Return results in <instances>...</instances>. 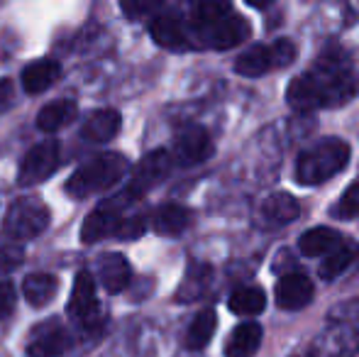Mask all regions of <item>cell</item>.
Returning a JSON list of instances; mask_svg holds the SVG:
<instances>
[{
  "label": "cell",
  "instance_id": "cell-1",
  "mask_svg": "<svg viewBox=\"0 0 359 357\" xmlns=\"http://www.w3.org/2000/svg\"><path fill=\"white\" fill-rule=\"evenodd\" d=\"M359 81L350 69L347 54L342 49H330L318 57L311 72L301 74L288 83L286 100L293 110H318V108H337L350 103L357 95Z\"/></svg>",
  "mask_w": 359,
  "mask_h": 357
},
{
  "label": "cell",
  "instance_id": "cell-2",
  "mask_svg": "<svg viewBox=\"0 0 359 357\" xmlns=\"http://www.w3.org/2000/svg\"><path fill=\"white\" fill-rule=\"evenodd\" d=\"M128 172H130V162L125 159V154L120 152L95 154L93 159L81 164L72 177H69L64 191L72 198H88L93 194H103V191L113 189L115 184L123 181Z\"/></svg>",
  "mask_w": 359,
  "mask_h": 357
},
{
  "label": "cell",
  "instance_id": "cell-3",
  "mask_svg": "<svg viewBox=\"0 0 359 357\" xmlns=\"http://www.w3.org/2000/svg\"><path fill=\"white\" fill-rule=\"evenodd\" d=\"M347 162H350V144L340 137H325L298 154L296 181L303 186L323 184L342 172Z\"/></svg>",
  "mask_w": 359,
  "mask_h": 357
},
{
  "label": "cell",
  "instance_id": "cell-4",
  "mask_svg": "<svg viewBox=\"0 0 359 357\" xmlns=\"http://www.w3.org/2000/svg\"><path fill=\"white\" fill-rule=\"evenodd\" d=\"M49 225V208L34 196H22L10 206L5 215L3 230L13 243H25V240L37 238Z\"/></svg>",
  "mask_w": 359,
  "mask_h": 357
},
{
  "label": "cell",
  "instance_id": "cell-5",
  "mask_svg": "<svg viewBox=\"0 0 359 357\" xmlns=\"http://www.w3.org/2000/svg\"><path fill=\"white\" fill-rule=\"evenodd\" d=\"M59 154L62 147L54 137L42 140L39 144H34L27 154H25L22 164H20L18 184L20 186H34L39 181L49 179L59 167Z\"/></svg>",
  "mask_w": 359,
  "mask_h": 357
},
{
  "label": "cell",
  "instance_id": "cell-6",
  "mask_svg": "<svg viewBox=\"0 0 359 357\" xmlns=\"http://www.w3.org/2000/svg\"><path fill=\"white\" fill-rule=\"evenodd\" d=\"M171 164H174V157H171L166 149H154L147 157H142V162L133 169V177H130V184L125 189L123 196H133V198H140L144 196L149 189H154L156 184H161L171 172Z\"/></svg>",
  "mask_w": 359,
  "mask_h": 357
},
{
  "label": "cell",
  "instance_id": "cell-7",
  "mask_svg": "<svg viewBox=\"0 0 359 357\" xmlns=\"http://www.w3.org/2000/svg\"><path fill=\"white\" fill-rule=\"evenodd\" d=\"M213 152H215V144L210 140L208 130L194 125V128H186L184 133L176 135L171 157L181 167H196V164L213 157Z\"/></svg>",
  "mask_w": 359,
  "mask_h": 357
},
{
  "label": "cell",
  "instance_id": "cell-8",
  "mask_svg": "<svg viewBox=\"0 0 359 357\" xmlns=\"http://www.w3.org/2000/svg\"><path fill=\"white\" fill-rule=\"evenodd\" d=\"M194 37H196V44H201V47L230 49V47H235V44H240L242 39L250 37V25H247L245 18L230 13L222 20H217L215 25H210V27L194 32Z\"/></svg>",
  "mask_w": 359,
  "mask_h": 357
},
{
  "label": "cell",
  "instance_id": "cell-9",
  "mask_svg": "<svg viewBox=\"0 0 359 357\" xmlns=\"http://www.w3.org/2000/svg\"><path fill=\"white\" fill-rule=\"evenodd\" d=\"M69 348H72V335L59 321L37 325L27 340L29 357H62Z\"/></svg>",
  "mask_w": 359,
  "mask_h": 357
},
{
  "label": "cell",
  "instance_id": "cell-10",
  "mask_svg": "<svg viewBox=\"0 0 359 357\" xmlns=\"http://www.w3.org/2000/svg\"><path fill=\"white\" fill-rule=\"evenodd\" d=\"M125 215L118 210V206L113 201L108 203H100L98 208H93L88 215H86L83 225H81V243L90 245L98 243L103 238H118V230L123 225Z\"/></svg>",
  "mask_w": 359,
  "mask_h": 357
},
{
  "label": "cell",
  "instance_id": "cell-11",
  "mask_svg": "<svg viewBox=\"0 0 359 357\" xmlns=\"http://www.w3.org/2000/svg\"><path fill=\"white\" fill-rule=\"evenodd\" d=\"M69 316L81 321L83 325H90L98 316V296H95V281L90 271H79L69 296Z\"/></svg>",
  "mask_w": 359,
  "mask_h": 357
},
{
  "label": "cell",
  "instance_id": "cell-12",
  "mask_svg": "<svg viewBox=\"0 0 359 357\" xmlns=\"http://www.w3.org/2000/svg\"><path fill=\"white\" fill-rule=\"evenodd\" d=\"M149 34L164 49H186L191 44L186 22L174 13H161L149 22Z\"/></svg>",
  "mask_w": 359,
  "mask_h": 357
},
{
  "label": "cell",
  "instance_id": "cell-13",
  "mask_svg": "<svg viewBox=\"0 0 359 357\" xmlns=\"http://www.w3.org/2000/svg\"><path fill=\"white\" fill-rule=\"evenodd\" d=\"M313 301V281L303 271H291L284 274L276 286V304L286 311L303 309Z\"/></svg>",
  "mask_w": 359,
  "mask_h": 357
},
{
  "label": "cell",
  "instance_id": "cell-14",
  "mask_svg": "<svg viewBox=\"0 0 359 357\" xmlns=\"http://www.w3.org/2000/svg\"><path fill=\"white\" fill-rule=\"evenodd\" d=\"M98 281L103 284V289L108 294H120V291L128 289V284L133 281V267L125 260V255L120 252H108L98 260V267H95Z\"/></svg>",
  "mask_w": 359,
  "mask_h": 357
},
{
  "label": "cell",
  "instance_id": "cell-15",
  "mask_svg": "<svg viewBox=\"0 0 359 357\" xmlns=\"http://www.w3.org/2000/svg\"><path fill=\"white\" fill-rule=\"evenodd\" d=\"M22 88L25 93L29 95H37V93H44L54 86V83L62 79V64L57 59H39V62H32L29 67H25L22 72Z\"/></svg>",
  "mask_w": 359,
  "mask_h": 357
},
{
  "label": "cell",
  "instance_id": "cell-16",
  "mask_svg": "<svg viewBox=\"0 0 359 357\" xmlns=\"http://www.w3.org/2000/svg\"><path fill=\"white\" fill-rule=\"evenodd\" d=\"M120 128H123V118H120L118 110H95L86 118L83 128H81V137L88 140V142H108L120 133Z\"/></svg>",
  "mask_w": 359,
  "mask_h": 357
},
{
  "label": "cell",
  "instance_id": "cell-17",
  "mask_svg": "<svg viewBox=\"0 0 359 357\" xmlns=\"http://www.w3.org/2000/svg\"><path fill=\"white\" fill-rule=\"evenodd\" d=\"M59 281L54 274H47V271H34V274H27L22 281V294L27 299L29 306L34 309H44L47 304H52V299L57 296Z\"/></svg>",
  "mask_w": 359,
  "mask_h": 357
},
{
  "label": "cell",
  "instance_id": "cell-18",
  "mask_svg": "<svg viewBox=\"0 0 359 357\" xmlns=\"http://www.w3.org/2000/svg\"><path fill=\"white\" fill-rule=\"evenodd\" d=\"M271 69H279V67H276L274 49L264 47V44L250 47L247 52H242L240 59L235 62V72L240 74V76H247V79L262 76V74L271 72Z\"/></svg>",
  "mask_w": 359,
  "mask_h": 357
},
{
  "label": "cell",
  "instance_id": "cell-19",
  "mask_svg": "<svg viewBox=\"0 0 359 357\" xmlns=\"http://www.w3.org/2000/svg\"><path fill=\"white\" fill-rule=\"evenodd\" d=\"M191 225V210L179 203H164L151 215V228L159 235H181Z\"/></svg>",
  "mask_w": 359,
  "mask_h": 357
},
{
  "label": "cell",
  "instance_id": "cell-20",
  "mask_svg": "<svg viewBox=\"0 0 359 357\" xmlns=\"http://www.w3.org/2000/svg\"><path fill=\"white\" fill-rule=\"evenodd\" d=\"M79 113V105L72 98H62V100H52L47 103L37 115V128L42 133H57L64 125H69Z\"/></svg>",
  "mask_w": 359,
  "mask_h": 357
},
{
  "label": "cell",
  "instance_id": "cell-21",
  "mask_svg": "<svg viewBox=\"0 0 359 357\" xmlns=\"http://www.w3.org/2000/svg\"><path fill=\"white\" fill-rule=\"evenodd\" d=\"M298 201L291 194H271L262 203V220L266 225H286L298 218Z\"/></svg>",
  "mask_w": 359,
  "mask_h": 357
},
{
  "label": "cell",
  "instance_id": "cell-22",
  "mask_svg": "<svg viewBox=\"0 0 359 357\" xmlns=\"http://www.w3.org/2000/svg\"><path fill=\"white\" fill-rule=\"evenodd\" d=\"M342 245V235L332 228H311L301 235L298 240V250L306 257H318V255H325L330 250H337Z\"/></svg>",
  "mask_w": 359,
  "mask_h": 357
},
{
  "label": "cell",
  "instance_id": "cell-23",
  "mask_svg": "<svg viewBox=\"0 0 359 357\" xmlns=\"http://www.w3.org/2000/svg\"><path fill=\"white\" fill-rule=\"evenodd\" d=\"M262 343V325L257 323H242L232 330L227 338L225 353L227 357H252Z\"/></svg>",
  "mask_w": 359,
  "mask_h": 357
},
{
  "label": "cell",
  "instance_id": "cell-24",
  "mask_svg": "<svg viewBox=\"0 0 359 357\" xmlns=\"http://www.w3.org/2000/svg\"><path fill=\"white\" fill-rule=\"evenodd\" d=\"M215 325H217V316L213 309H205L191 321L189 325V333H186V348L189 350H201L210 343L215 333Z\"/></svg>",
  "mask_w": 359,
  "mask_h": 357
},
{
  "label": "cell",
  "instance_id": "cell-25",
  "mask_svg": "<svg viewBox=\"0 0 359 357\" xmlns=\"http://www.w3.org/2000/svg\"><path fill=\"white\" fill-rule=\"evenodd\" d=\"M230 311L242 316H255L259 311H264L266 306V294L259 289V286H245V289H237L235 294L227 301Z\"/></svg>",
  "mask_w": 359,
  "mask_h": 357
},
{
  "label": "cell",
  "instance_id": "cell-26",
  "mask_svg": "<svg viewBox=\"0 0 359 357\" xmlns=\"http://www.w3.org/2000/svg\"><path fill=\"white\" fill-rule=\"evenodd\" d=\"M357 255H359L357 245H340L337 250H332V255H327V257L323 260L320 276H323V279H327V281L335 279V276H340L342 271H345L352 262H355Z\"/></svg>",
  "mask_w": 359,
  "mask_h": 357
},
{
  "label": "cell",
  "instance_id": "cell-27",
  "mask_svg": "<svg viewBox=\"0 0 359 357\" xmlns=\"http://www.w3.org/2000/svg\"><path fill=\"white\" fill-rule=\"evenodd\" d=\"M208 279H210V269L208 267H201V264L191 267L189 274H186V281L181 284V289H179V299L181 301L196 299V296L201 294V289H203L205 281H208Z\"/></svg>",
  "mask_w": 359,
  "mask_h": 357
},
{
  "label": "cell",
  "instance_id": "cell-28",
  "mask_svg": "<svg viewBox=\"0 0 359 357\" xmlns=\"http://www.w3.org/2000/svg\"><path fill=\"white\" fill-rule=\"evenodd\" d=\"M335 215L337 218H359V181L350 186V189L342 194V198L335 206Z\"/></svg>",
  "mask_w": 359,
  "mask_h": 357
},
{
  "label": "cell",
  "instance_id": "cell-29",
  "mask_svg": "<svg viewBox=\"0 0 359 357\" xmlns=\"http://www.w3.org/2000/svg\"><path fill=\"white\" fill-rule=\"evenodd\" d=\"M20 264H22V248H20V243L0 245V274L13 271Z\"/></svg>",
  "mask_w": 359,
  "mask_h": 357
},
{
  "label": "cell",
  "instance_id": "cell-30",
  "mask_svg": "<svg viewBox=\"0 0 359 357\" xmlns=\"http://www.w3.org/2000/svg\"><path fill=\"white\" fill-rule=\"evenodd\" d=\"M15 301H18V294H15V286L10 281H0V321L8 318L15 311Z\"/></svg>",
  "mask_w": 359,
  "mask_h": 357
},
{
  "label": "cell",
  "instance_id": "cell-31",
  "mask_svg": "<svg viewBox=\"0 0 359 357\" xmlns=\"http://www.w3.org/2000/svg\"><path fill=\"white\" fill-rule=\"evenodd\" d=\"M144 220L140 218V215H133V218H128L125 215V220H123V225H120V230H118V238H123V240H137L140 235L144 233Z\"/></svg>",
  "mask_w": 359,
  "mask_h": 357
},
{
  "label": "cell",
  "instance_id": "cell-32",
  "mask_svg": "<svg viewBox=\"0 0 359 357\" xmlns=\"http://www.w3.org/2000/svg\"><path fill=\"white\" fill-rule=\"evenodd\" d=\"M123 8V13L125 15H130V18H140V15H149V13H154V10H159L161 5L159 3H123L120 5Z\"/></svg>",
  "mask_w": 359,
  "mask_h": 357
},
{
  "label": "cell",
  "instance_id": "cell-33",
  "mask_svg": "<svg viewBox=\"0 0 359 357\" xmlns=\"http://www.w3.org/2000/svg\"><path fill=\"white\" fill-rule=\"evenodd\" d=\"M15 100V88H13V81L10 79H0V113L8 110Z\"/></svg>",
  "mask_w": 359,
  "mask_h": 357
}]
</instances>
